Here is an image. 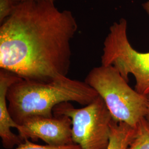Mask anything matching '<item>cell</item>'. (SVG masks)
<instances>
[{
  "label": "cell",
  "mask_w": 149,
  "mask_h": 149,
  "mask_svg": "<svg viewBox=\"0 0 149 149\" xmlns=\"http://www.w3.org/2000/svg\"><path fill=\"white\" fill-rule=\"evenodd\" d=\"M78 24L69 10L48 0L16 3L0 24V68L24 80L48 82L69 72Z\"/></svg>",
  "instance_id": "1"
},
{
  "label": "cell",
  "mask_w": 149,
  "mask_h": 149,
  "mask_svg": "<svg viewBox=\"0 0 149 149\" xmlns=\"http://www.w3.org/2000/svg\"><path fill=\"white\" fill-rule=\"evenodd\" d=\"M99 96L85 81L63 76L48 82L21 79L9 87L8 109L18 125L33 117H52L54 108L64 102L87 106Z\"/></svg>",
  "instance_id": "2"
},
{
  "label": "cell",
  "mask_w": 149,
  "mask_h": 149,
  "mask_svg": "<svg viewBox=\"0 0 149 149\" xmlns=\"http://www.w3.org/2000/svg\"><path fill=\"white\" fill-rule=\"evenodd\" d=\"M85 82L103 99L114 121L135 128L145 117L147 97L132 88L114 66L101 65L94 68Z\"/></svg>",
  "instance_id": "3"
},
{
  "label": "cell",
  "mask_w": 149,
  "mask_h": 149,
  "mask_svg": "<svg viewBox=\"0 0 149 149\" xmlns=\"http://www.w3.org/2000/svg\"><path fill=\"white\" fill-rule=\"evenodd\" d=\"M101 63L114 66L128 82L129 74L133 75L135 90L144 96L149 95V52H139L132 47L128 40L125 19L114 22L110 27L104 42Z\"/></svg>",
  "instance_id": "4"
},
{
  "label": "cell",
  "mask_w": 149,
  "mask_h": 149,
  "mask_svg": "<svg viewBox=\"0 0 149 149\" xmlns=\"http://www.w3.org/2000/svg\"><path fill=\"white\" fill-rule=\"evenodd\" d=\"M53 114L71 118L72 141L81 149H107L113 118L101 97L82 108L62 103L54 108Z\"/></svg>",
  "instance_id": "5"
},
{
  "label": "cell",
  "mask_w": 149,
  "mask_h": 149,
  "mask_svg": "<svg viewBox=\"0 0 149 149\" xmlns=\"http://www.w3.org/2000/svg\"><path fill=\"white\" fill-rule=\"evenodd\" d=\"M18 135L24 141L40 139L47 145L63 146L74 144L72 138V121L66 116L52 117H33L19 125Z\"/></svg>",
  "instance_id": "6"
},
{
  "label": "cell",
  "mask_w": 149,
  "mask_h": 149,
  "mask_svg": "<svg viewBox=\"0 0 149 149\" xmlns=\"http://www.w3.org/2000/svg\"><path fill=\"white\" fill-rule=\"evenodd\" d=\"M21 79L9 71L0 70V137L3 147L7 149H12L23 142L18 134L11 131V128L17 129L19 125L11 117L7 101L9 87Z\"/></svg>",
  "instance_id": "7"
},
{
  "label": "cell",
  "mask_w": 149,
  "mask_h": 149,
  "mask_svg": "<svg viewBox=\"0 0 149 149\" xmlns=\"http://www.w3.org/2000/svg\"><path fill=\"white\" fill-rule=\"evenodd\" d=\"M135 133V128L125 123L113 120L109 141L106 149H128Z\"/></svg>",
  "instance_id": "8"
},
{
  "label": "cell",
  "mask_w": 149,
  "mask_h": 149,
  "mask_svg": "<svg viewBox=\"0 0 149 149\" xmlns=\"http://www.w3.org/2000/svg\"><path fill=\"white\" fill-rule=\"evenodd\" d=\"M128 149H149V125L145 118L135 128L134 137Z\"/></svg>",
  "instance_id": "9"
},
{
  "label": "cell",
  "mask_w": 149,
  "mask_h": 149,
  "mask_svg": "<svg viewBox=\"0 0 149 149\" xmlns=\"http://www.w3.org/2000/svg\"><path fill=\"white\" fill-rule=\"evenodd\" d=\"M15 149H81V148L79 145L74 143L63 146L41 145L35 144L29 140H25Z\"/></svg>",
  "instance_id": "10"
},
{
  "label": "cell",
  "mask_w": 149,
  "mask_h": 149,
  "mask_svg": "<svg viewBox=\"0 0 149 149\" xmlns=\"http://www.w3.org/2000/svg\"><path fill=\"white\" fill-rule=\"evenodd\" d=\"M15 5L12 0H0V24L11 15Z\"/></svg>",
  "instance_id": "11"
},
{
  "label": "cell",
  "mask_w": 149,
  "mask_h": 149,
  "mask_svg": "<svg viewBox=\"0 0 149 149\" xmlns=\"http://www.w3.org/2000/svg\"><path fill=\"white\" fill-rule=\"evenodd\" d=\"M146 97H147V100H148V106H147L146 113L145 117L144 118L149 125V94Z\"/></svg>",
  "instance_id": "12"
},
{
  "label": "cell",
  "mask_w": 149,
  "mask_h": 149,
  "mask_svg": "<svg viewBox=\"0 0 149 149\" xmlns=\"http://www.w3.org/2000/svg\"><path fill=\"white\" fill-rule=\"evenodd\" d=\"M143 6L144 7V10L146 11V12L149 15V0L148 2L144 3L143 5Z\"/></svg>",
  "instance_id": "13"
},
{
  "label": "cell",
  "mask_w": 149,
  "mask_h": 149,
  "mask_svg": "<svg viewBox=\"0 0 149 149\" xmlns=\"http://www.w3.org/2000/svg\"><path fill=\"white\" fill-rule=\"evenodd\" d=\"M15 4L16 3H20V2H24V1H26L28 0H12ZM48 1H52V2H55L56 0H48Z\"/></svg>",
  "instance_id": "14"
}]
</instances>
